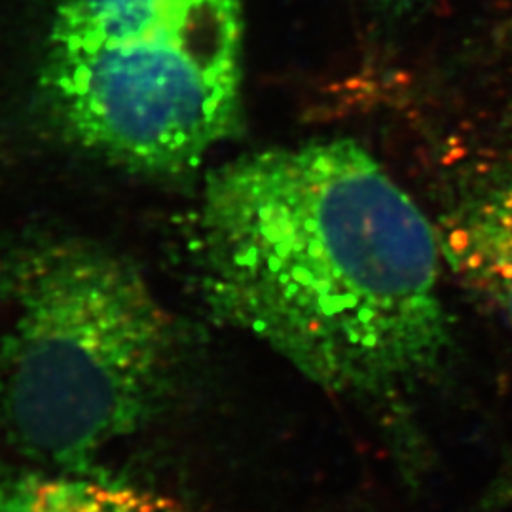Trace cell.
Here are the masks:
<instances>
[{
    "label": "cell",
    "mask_w": 512,
    "mask_h": 512,
    "mask_svg": "<svg viewBox=\"0 0 512 512\" xmlns=\"http://www.w3.org/2000/svg\"><path fill=\"white\" fill-rule=\"evenodd\" d=\"M183 353L124 256L78 238L0 251V427L31 463L101 471L169 403Z\"/></svg>",
    "instance_id": "cell-2"
},
{
    "label": "cell",
    "mask_w": 512,
    "mask_h": 512,
    "mask_svg": "<svg viewBox=\"0 0 512 512\" xmlns=\"http://www.w3.org/2000/svg\"><path fill=\"white\" fill-rule=\"evenodd\" d=\"M385 2H389V4H393L397 8H410V6H416V4H421L425 0H385Z\"/></svg>",
    "instance_id": "cell-6"
},
{
    "label": "cell",
    "mask_w": 512,
    "mask_h": 512,
    "mask_svg": "<svg viewBox=\"0 0 512 512\" xmlns=\"http://www.w3.org/2000/svg\"><path fill=\"white\" fill-rule=\"evenodd\" d=\"M454 247L467 272L494 296L512 332V186L465 209Z\"/></svg>",
    "instance_id": "cell-5"
},
{
    "label": "cell",
    "mask_w": 512,
    "mask_h": 512,
    "mask_svg": "<svg viewBox=\"0 0 512 512\" xmlns=\"http://www.w3.org/2000/svg\"><path fill=\"white\" fill-rule=\"evenodd\" d=\"M239 0H54L42 86L82 147L183 173L241 124Z\"/></svg>",
    "instance_id": "cell-3"
},
{
    "label": "cell",
    "mask_w": 512,
    "mask_h": 512,
    "mask_svg": "<svg viewBox=\"0 0 512 512\" xmlns=\"http://www.w3.org/2000/svg\"><path fill=\"white\" fill-rule=\"evenodd\" d=\"M0 512H207L101 471L0 463Z\"/></svg>",
    "instance_id": "cell-4"
},
{
    "label": "cell",
    "mask_w": 512,
    "mask_h": 512,
    "mask_svg": "<svg viewBox=\"0 0 512 512\" xmlns=\"http://www.w3.org/2000/svg\"><path fill=\"white\" fill-rule=\"evenodd\" d=\"M203 291L222 321L378 421L418 484L416 401L450 351L431 222L365 147L310 141L215 169L200 215Z\"/></svg>",
    "instance_id": "cell-1"
}]
</instances>
